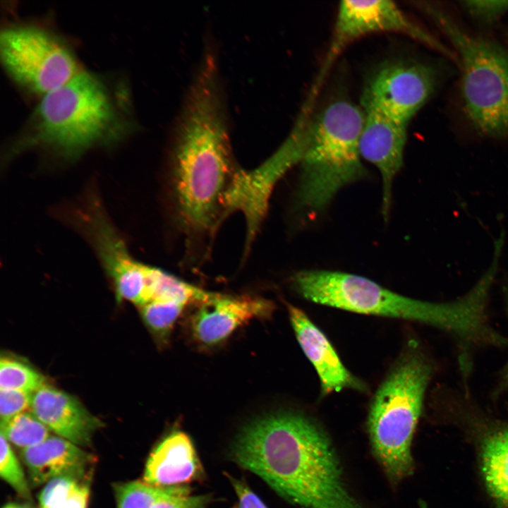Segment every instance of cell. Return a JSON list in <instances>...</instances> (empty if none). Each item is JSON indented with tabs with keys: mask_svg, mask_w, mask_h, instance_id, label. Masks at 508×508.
Returning a JSON list of instances; mask_svg holds the SVG:
<instances>
[{
	"mask_svg": "<svg viewBox=\"0 0 508 508\" xmlns=\"http://www.w3.org/2000/svg\"><path fill=\"white\" fill-rule=\"evenodd\" d=\"M231 457L300 508H364L346 484L328 435L302 413L277 412L250 422Z\"/></svg>",
	"mask_w": 508,
	"mask_h": 508,
	"instance_id": "cell-1",
	"label": "cell"
},
{
	"mask_svg": "<svg viewBox=\"0 0 508 508\" xmlns=\"http://www.w3.org/2000/svg\"><path fill=\"white\" fill-rule=\"evenodd\" d=\"M219 71L198 69L177 123L173 183L179 217L193 235L212 234L224 219L226 192L236 171Z\"/></svg>",
	"mask_w": 508,
	"mask_h": 508,
	"instance_id": "cell-2",
	"label": "cell"
},
{
	"mask_svg": "<svg viewBox=\"0 0 508 508\" xmlns=\"http://www.w3.org/2000/svg\"><path fill=\"white\" fill-rule=\"evenodd\" d=\"M292 283L301 296L315 303L435 327L452 337L461 357L490 347L497 337L488 310L492 286L485 279L478 280L466 294L446 302L409 298L363 276L338 271H299Z\"/></svg>",
	"mask_w": 508,
	"mask_h": 508,
	"instance_id": "cell-3",
	"label": "cell"
},
{
	"mask_svg": "<svg viewBox=\"0 0 508 508\" xmlns=\"http://www.w3.org/2000/svg\"><path fill=\"white\" fill-rule=\"evenodd\" d=\"M123 107L102 79L83 71L40 98L9 152L41 148L73 160L134 129Z\"/></svg>",
	"mask_w": 508,
	"mask_h": 508,
	"instance_id": "cell-4",
	"label": "cell"
},
{
	"mask_svg": "<svg viewBox=\"0 0 508 508\" xmlns=\"http://www.w3.org/2000/svg\"><path fill=\"white\" fill-rule=\"evenodd\" d=\"M435 363L418 343L408 344L375 394L368 416L373 454L394 483L412 474V440Z\"/></svg>",
	"mask_w": 508,
	"mask_h": 508,
	"instance_id": "cell-5",
	"label": "cell"
},
{
	"mask_svg": "<svg viewBox=\"0 0 508 508\" xmlns=\"http://www.w3.org/2000/svg\"><path fill=\"white\" fill-rule=\"evenodd\" d=\"M363 123L362 108L346 99L333 100L311 115L300 163V206L320 212L341 188L366 176L360 150Z\"/></svg>",
	"mask_w": 508,
	"mask_h": 508,
	"instance_id": "cell-6",
	"label": "cell"
},
{
	"mask_svg": "<svg viewBox=\"0 0 508 508\" xmlns=\"http://www.w3.org/2000/svg\"><path fill=\"white\" fill-rule=\"evenodd\" d=\"M423 8L457 52L461 94L469 121L485 135L508 136V52L496 42L468 34L440 8Z\"/></svg>",
	"mask_w": 508,
	"mask_h": 508,
	"instance_id": "cell-7",
	"label": "cell"
},
{
	"mask_svg": "<svg viewBox=\"0 0 508 508\" xmlns=\"http://www.w3.org/2000/svg\"><path fill=\"white\" fill-rule=\"evenodd\" d=\"M0 57L11 78L40 98L84 71L61 39L32 25H12L3 30Z\"/></svg>",
	"mask_w": 508,
	"mask_h": 508,
	"instance_id": "cell-8",
	"label": "cell"
},
{
	"mask_svg": "<svg viewBox=\"0 0 508 508\" xmlns=\"http://www.w3.org/2000/svg\"><path fill=\"white\" fill-rule=\"evenodd\" d=\"M310 116L311 111L303 107L290 133L271 157L254 169H237L232 178L224 196V217L234 211L244 215L247 227L245 253L259 231L277 183L303 159Z\"/></svg>",
	"mask_w": 508,
	"mask_h": 508,
	"instance_id": "cell-9",
	"label": "cell"
},
{
	"mask_svg": "<svg viewBox=\"0 0 508 508\" xmlns=\"http://www.w3.org/2000/svg\"><path fill=\"white\" fill-rule=\"evenodd\" d=\"M437 401L447 421L475 440L487 490L498 508H508V418L493 416L464 389L448 387Z\"/></svg>",
	"mask_w": 508,
	"mask_h": 508,
	"instance_id": "cell-10",
	"label": "cell"
},
{
	"mask_svg": "<svg viewBox=\"0 0 508 508\" xmlns=\"http://www.w3.org/2000/svg\"><path fill=\"white\" fill-rule=\"evenodd\" d=\"M437 74L430 66L394 59L382 63L368 79L361 106L406 126L432 95Z\"/></svg>",
	"mask_w": 508,
	"mask_h": 508,
	"instance_id": "cell-11",
	"label": "cell"
},
{
	"mask_svg": "<svg viewBox=\"0 0 508 508\" xmlns=\"http://www.w3.org/2000/svg\"><path fill=\"white\" fill-rule=\"evenodd\" d=\"M395 32L409 36L454 59L447 47L407 17L392 1H350L340 2L332 38L322 71V80L336 56L350 42L376 32Z\"/></svg>",
	"mask_w": 508,
	"mask_h": 508,
	"instance_id": "cell-12",
	"label": "cell"
},
{
	"mask_svg": "<svg viewBox=\"0 0 508 508\" xmlns=\"http://www.w3.org/2000/svg\"><path fill=\"white\" fill-rule=\"evenodd\" d=\"M87 234L118 297L138 308L150 303L161 270L135 260L107 218L95 221Z\"/></svg>",
	"mask_w": 508,
	"mask_h": 508,
	"instance_id": "cell-13",
	"label": "cell"
},
{
	"mask_svg": "<svg viewBox=\"0 0 508 508\" xmlns=\"http://www.w3.org/2000/svg\"><path fill=\"white\" fill-rule=\"evenodd\" d=\"M363 123L360 139L363 159L380 171L382 183V212L387 219L392 184L403 166L408 126L368 107H362Z\"/></svg>",
	"mask_w": 508,
	"mask_h": 508,
	"instance_id": "cell-14",
	"label": "cell"
},
{
	"mask_svg": "<svg viewBox=\"0 0 508 508\" xmlns=\"http://www.w3.org/2000/svg\"><path fill=\"white\" fill-rule=\"evenodd\" d=\"M198 305L191 315L190 327L195 340L204 346L224 341L241 326L269 316L273 310L272 303L265 299L219 294H214Z\"/></svg>",
	"mask_w": 508,
	"mask_h": 508,
	"instance_id": "cell-15",
	"label": "cell"
},
{
	"mask_svg": "<svg viewBox=\"0 0 508 508\" xmlns=\"http://www.w3.org/2000/svg\"><path fill=\"white\" fill-rule=\"evenodd\" d=\"M30 411L49 430L78 446H89L102 425L76 398L47 384L33 394Z\"/></svg>",
	"mask_w": 508,
	"mask_h": 508,
	"instance_id": "cell-16",
	"label": "cell"
},
{
	"mask_svg": "<svg viewBox=\"0 0 508 508\" xmlns=\"http://www.w3.org/2000/svg\"><path fill=\"white\" fill-rule=\"evenodd\" d=\"M288 311L296 339L320 377L322 395L343 389L365 391V385L346 368L327 338L308 317L291 305Z\"/></svg>",
	"mask_w": 508,
	"mask_h": 508,
	"instance_id": "cell-17",
	"label": "cell"
},
{
	"mask_svg": "<svg viewBox=\"0 0 508 508\" xmlns=\"http://www.w3.org/2000/svg\"><path fill=\"white\" fill-rule=\"evenodd\" d=\"M202 475L203 468L191 440L185 433L174 431L150 454L143 480L164 488L184 485Z\"/></svg>",
	"mask_w": 508,
	"mask_h": 508,
	"instance_id": "cell-18",
	"label": "cell"
},
{
	"mask_svg": "<svg viewBox=\"0 0 508 508\" xmlns=\"http://www.w3.org/2000/svg\"><path fill=\"white\" fill-rule=\"evenodd\" d=\"M31 481L35 485L64 476L81 478L93 457L79 446L59 436L21 450Z\"/></svg>",
	"mask_w": 508,
	"mask_h": 508,
	"instance_id": "cell-19",
	"label": "cell"
},
{
	"mask_svg": "<svg viewBox=\"0 0 508 508\" xmlns=\"http://www.w3.org/2000/svg\"><path fill=\"white\" fill-rule=\"evenodd\" d=\"M117 508H152L160 499L168 496L190 495L186 485L155 487L144 480H133L114 485Z\"/></svg>",
	"mask_w": 508,
	"mask_h": 508,
	"instance_id": "cell-20",
	"label": "cell"
},
{
	"mask_svg": "<svg viewBox=\"0 0 508 508\" xmlns=\"http://www.w3.org/2000/svg\"><path fill=\"white\" fill-rule=\"evenodd\" d=\"M1 434L22 450L35 446L49 435V429L31 411H25L1 423Z\"/></svg>",
	"mask_w": 508,
	"mask_h": 508,
	"instance_id": "cell-21",
	"label": "cell"
},
{
	"mask_svg": "<svg viewBox=\"0 0 508 508\" xmlns=\"http://www.w3.org/2000/svg\"><path fill=\"white\" fill-rule=\"evenodd\" d=\"M46 384L45 377L28 363L10 356H1L0 389L20 390L34 394Z\"/></svg>",
	"mask_w": 508,
	"mask_h": 508,
	"instance_id": "cell-22",
	"label": "cell"
},
{
	"mask_svg": "<svg viewBox=\"0 0 508 508\" xmlns=\"http://www.w3.org/2000/svg\"><path fill=\"white\" fill-rule=\"evenodd\" d=\"M186 306L173 301H153L140 308L143 321L159 338L167 337Z\"/></svg>",
	"mask_w": 508,
	"mask_h": 508,
	"instance_id": "cell-23",
	"label": "cell"
},
{
	"mask_svg": "<svg viewBox=\"0 0 508 508\" xmlns=\"http://www.w3.org/2000/svg\"><path fill=\"white\" fill-rule=\"evenodd\" d=\"M0 435V476L22 497L30 500V492L22 466L9 442Z\"/></svg>",
	"mask_w": 508,
	"mask_h": 508,
	"instance_id": "cell-24",
	"label": "cell"
},
{
	"mask_svg": "<svg viewBox=\"0 0 508 508\" xmlns=\"http://www.w3.org/2000/svg\"><path fill=\"white\" fill-rule=\"evenodd\" d=\"M79 479L71 476L56 477L47 482L39 495L41 508H63Z\"/></svg>",
	"mask_w": 508,
	"mask_h": 508,
	"instance_id": "cell-25",
	"label": "cell"
},
{
	"mask_svg": "<svg viewBox=\"0 0 508 508\" xmlns=\"http://www.w3.org/2000/svg\"><path fill=\"white\" fill-rule=\"evenodd\" d=\"M32 395V393L20 390L0 389L1 423L30 409Z\"/></svg>",
	"mask_w": 508,
	"mask_h": 508,
	"instance_id": "cell-26",
	"label": "cell"
},
{
	"mask_svg": "<svg viewBox=\"0 0 508 508\" xmlns=\"http://www.w3.org/2000/svg\"><path fill=\"white\" fill-rule=\"evenodd\" d=\"M464 7L476 19L491 23L508 11V1H464Z\"/></svg>",
	"mask_w": 508,
	"mask_h": 508,
	"instance_id": "cell-27",
	"label": "cell"
},
{
	"mask_svg": "<svg viewBox=\"0 0 508 508\" xmlns=\"http://www.w3.org/2000/svg\"><path fill=\"white\" fill-rule=\"evenodd\" d=\"M210 501L209 495L168 496L159 500L152 508H204Z\"/></svg>",
	"mask_w": 508,
	"mask_h": 508,
	"instance_id": "cell-28",
	"label": "cell"
},
{
	"mask_svg": "<svg viewBox=\"0 0 508 508\" xmlns=\"http://www.w3.org/2000/svg\"><path fill=\"white\" fill-rule=\"evenodd\" d=\"M226 476L238 497V503L234 508H267L246 482L236 479L228 473Z\"/></svg>",
	"mask_w": 508,
	"mask_h": 508,
	"instance_id": "cell-29",
	"label": "cell"
},
{
	"mask_svg": "<svg viewBox=\"0 0 508 508\" xmlns=\"http://www.w3.org/2000/svg\"><path fill=\"white\" fill-rule=\"evenodd\" d=\"M503 291L508 313V280L503 286ZM508 391V361L499 373L497 384L493 388L492 397L497 399L503 393Z\"/></svg>",
	"mask_w": 508,
	"mask_h": 508,
	"instance_id": "cell-30",
	"label": "cell"
},
{
	"mask_svg": "<svg viewBox=\"0 0 508 508\" xmlns=\"http://www.w3.org/2000/svg\"><path fill=\"white\" fill-rule=\"evenodd\" d=\"M421 508H427L425 504H421Z\"/></svg>",
	"mask_w": 508,
	"mask_h": 508,
	"instance_id": "cell-31",
	"label": "cell"
}]
</instances>
